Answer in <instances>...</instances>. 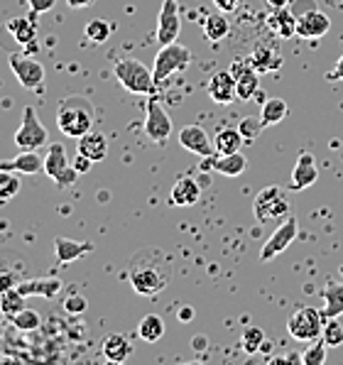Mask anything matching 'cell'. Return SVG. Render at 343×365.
<instances>
[{
  "label": "cell",
  "mask_w": 343,
  "mask_h": 365,
  "mask_svg": "<svg viewBox=\"0 0 343 365\" xmlns=\"http://www.w3.org/2000/svg\"><path fill=\"white\" fill-rule=\"evenodd\" d=\"M172 260L160 248H145L135 252L128 265V279L133 289L143 297H157L172 282Z\"/></svg>",
  "instance_id": "obj_1"
},
{
  "label": "cell",
  "mask_w": 343,
  "mask_h": 365,
  "mask_svg": "<svg viewBox=\"0 0 343 365\" xmlns=\"http://www.w3.org/2000/svg\"><path fill=\"white\" fill-rule=\"evenodd\" d=\"M57 128L66 138L78 140L93 128V103L86 96H66L59 101Z\"/></svg>",
  "instance_id": "obj_2"
},
{
  "label": "cell",
  "mask_w": 343,
  "mask_h": 365,
  "mask_svg": "<svg viewBox=\"0 0 343 365\" xmlns=\"http://www.w3.org/2000/svg\"><path fill=\"white\" fill-rule=\"evenodd\" d=\"M113 74L118 81L123 83L126 91L135 93V96H155L157 91V81L153 76V71L138 59H121L116 61Z\"/></svg>",
  "instance_id": "obj_3"
},
{
  "label": "cell",
  "mask_w": 343,
  "mask_h": 365,
  "mask_svg": "<svg viewBox=\"0 0 343 365\" xmlns=\"http://www.w3.org/2000/svg\"><path fill=\"white\" fill-rule=\"evenodd\" d=\"M324 324H326L324 312H319L314 307H300L292 312L290 322H287V331H290L292 339L312 344V341L322 339Z\"/></svg>",
  "instance_id": "obj_4"
},
{
  "label": "cell",
  "mask_w": 343,
  "mask_h": 365,
  "mask_svg": "<svg viewBox=\"0 0 343 365\" xmlns=\"http://www.w3.org/2000/svg\"><path fill=\"white\" fill-rule=\"evenodd\" d=\"M191 52L189 47H184V44L179 42H172V44H165V47L157 52L155 57V66H153V76L157 83L167 81L170 76L179 74V71H184L187 66L191 64Z\"/></svg>",
  "instance_id": "obj_5"
},
{
  "label": "cell",
  "mask_w": 343,
  "mask_h": 365,
  "mask_svg": "<svg viewBox=\"0 0 343 365\" xmlns=\"http://www.w3.org/2000/svg\"><path fill=\"white\" fill-rule=\"evenodd\" d=\"M44 174L57 184L59 189H69L76 184L78 172L66 157V148L61 143H52L44 155Z\"/></svg>",
  "instance_id": "obj_6"
},
{
  "label": "cell",
  "mask_w": 343,
  "mask_h": 365,
  "mask_svg": "<svg viewBox=\"0 0 343 365\" xmlns=\"http://www.w3.org/2000/svg\"><path fill=\"white\" fill-rule=\"evenodd\" d=\"M252 213L260 223H272L290 213V201L280 187H265L252 201Z\"/></svg>",
  "instance_id": "obj_7"
},
{
  "label": "cell",
  "mask_w": 343,
  "mask_h": 365,
  "mask_svg": "<svg viewBox=\"0 0 343 365\" xmlns=\"http://www.w3.org/2000/svg\"><path fill=\"white\" fill-rule=\"evenodd\" d=\"M49 140L47 128L39 120L35 108H25V118H22L20 128L15 130V145L18 150H39L44 148Z\"/></svg>",
  "instance_id": "obj_8"
},
{
  "label": "cell",
  "mask_w": 343,
  "mask_h": 365,
  "mask_svg": "<svg viewBox=\"0 0 343 365\" xmlns=\"http://www.w3.org/2000/svg\"><path fill=\"white\" fill-rule=\"evenodd\" d=\"M297 233H300V223H297V218L287 216L285 223H280V228H275V233L270 235V238L265 240V245L260 248V260L267 262V260H272V257L282 255V252L295 243Z\"/></svg>",
  "instance_id": "obj_9"
},
{
  "label": "cell",
  "mask_w": 343,
  "mask_h": 365,
  "mask_svg": "<svg viewBox=\"0 0 343 365\" xmlns=\"http://www.w3.org/2000/svg\"><path fill=\"white\" fill-rule=\"evenodd\" d=\"M172 130L174 128H172V120H170V115H167V110L162 108V103L157 98H150L148 120H145V133H148V138L153 140V143L165 145L167 140H170Z\"/></svg>",
  "instance_id": "obj_10"
},
{
  "label": "cell",
  "mask_w": 343,
  "mask_h": 365,
  "mask_svg": "<svg viewBox=\"0 0 343 365\" xmlns=\"http://www.w3.org/2000/svg\"><path fill=\"white\" fill-rule=\"evenodd\" d=\"M182 32V18H179V0H165L160 10V25H157V42L160 47L177 42Z\"/></svg>",
  "instance_id": "obj_11"
},
{
  "label": "cell",
  "mask_w": 343,
  "mask_h": 365,
  "mask_svg": "<svg viewBox=\"0 0 343 365\" xmlns=\"http://www.w3.org/2000/svg\"><path fill=\"white\" fill-rule=\"evenodd\" d=\"M10 69H13L15 78L20 81V86L25 88H39L44 81V66L32 57H22V54H10Z\"/></svg>",
  "instance_id": "obj_12"
},
{
  "label": "cell",
  "mask_w": 343,
  "mask_h": 365,
  "mask_svg": "<svg viewBox=\"0 0 343 365\" xmlns=\"http://www.w3.org/2000/svg\"><path fill=\"white\" fill-rule=\"evenodd\" d=\"M201 172H218L223 177H240L248 170V160L243 153H233V155H209L204 157L199 167Z\"/></svg>",
  "instance_id": "obj_13"
},
{
  "label": "cell",
  "mask_w": 343,
  "mask_h": 365,
  "mask_svg": "<svg viewBox=\"0 0 343 365\" xmlns=\"http://www.w3.org/2000/svg\"><path fill=\"white\" fill-rule=\"evenodd\" d=\"M230 74L235 76V93H238V98H240V101L255 98L260 81H257V69L252 66V61H250V59L235 61V64L230 66Z\"/></svg>",
  "instance_id": "obj_14"
},
{
  "label": "cell",
  "mask_w": 343,
  "mask_h": 365,
  "mask_svg": "<svg viewBox=\"0 0 343 365\" xmlns=\"http://www.w3.org/2000/svg\"><path fill=\"white\" fill-rule=\"evenodd\" d=\"M331 30V20L329 15L322 10L312 8L307 13L297 15V37L302 39H319Z\"/></svg>",
  "instance_id": "obj_15"
},
{
  "label": "cell",
  "mask_w": 343,
  "mask_h": 365,
  "mask_svg": "<svg viewBox=\"0 0 343 365\" xmlns=\"http://www.w3.org/2000/svg\"><path fill=\"white\" fill-rule=\"evenodd\" d=\"M179 143H182L184 150L189 153L199 155V157H209V155H216V148L211 145L209 135L201 125H184L179 130Z\"/></svg>",
  "instance_id": "obj_16"
},
{
  "label": "cell",
  "mask_w": 343,
  "mask_h": 365,
  "mask_svg": "<svg viewBox=\"0 0 343 365\" xmlns=\"http://www.w3.org/2000/svg\"><path fill=\"white\" fill-rule=\"evenodd\" d=\"M317 179H319L317 160H314L312 153H302L295 165V170H292V182H290L292 192H302V189L312 187Z\"/></svg>",
  "instance_id": "obj_17"
},
{
  "label": "cell",
  "mask_w": 343,
  "mask_h": 365,
  "mask_svg": "<svg viewBox=\"0 0 343 365\" xmlns=\"http://www.w3.org/2000/svg\"><path fill=\"white\" fill-rule=\"evenodd\" d=\"M209 96H211L213 103H218V106H228L238 98V93H235V76L230 74V69L228 71H216V74L211 76Z\"/></svg>",
  "instance_id": "obj_18"
},
{
  "label": "cell",
  "mask_w": 343,
  "mask_h": 365,
  "mask_svg": "<svg viewBox=\"0 0 343 365\" xmlns=\"http://www.w3.org/2000/svg\"><path fill=\"white\" fill-rule=\"evenodd\" d=\"M76 153L88 157L91 162H103L108 157V140H106L103 133L98 130H88L86 135L76 140Z\"/></svg>",
  "instance_id": "obj_19"
},
{
  "label": "cell",
  "mask_w": 343,
  "mask_h": 365,
  "mask_svg": "<svg viewBox=\"0 0 343 365\" xmlns=\"http://www.w3.org/2000/svg\"><path fill=\"white\" fill-rule=\"evenodd\" d=\"M0 170H10L18 174H37L44 172V160L37 155V150H20L18 157L0 162Z\"/></svg>",
  "instance_id": "obj_20"
},
{
  "label": "cell",
  "mask_w": 343,
  "mask_h": 365,
  "mask_svg": "<svg viewBox=\"0 0 343 365\" xmlns=\"http://www.w3.org/2000/svg\"><path fill=\"white\" fill-rule=\"evenodd\" d=\"M18 289L25 297H44V299H52L64 289V282L57 277H39V279H22Z\"/></svg>",
  "instance_id": "obj_21"
},
{
  "label": "cell",
  "mask_w": 343,
  "mask_h": 365,
  "mask_svg": "<svg viewBox=\"0 0 343 365\" xmlns=\"http://www.w3.org/2000/svg\"><path fill=\"white\" fill-rule=\"evenodd\" d=\"M54 252H57L59 265H69V262L78 260V257L93 252V243H88V240L78 243V240H71V238H57L54 240Z\"/></svg>",
  "instance_id": "obj_22"
},
{
  "label": "cell",
  "mask_w": 343,
  "mask_h": 365,
  "mask_svg": "<svg viewBox=\"0 0 343 365\" xmlns=\"http://www.w3.org/2000/svg\"><path fill=\"white\" fill-rule=\"evenodd\" d=\"M201 196V184L194 177H179L172 187V204L174 206H194Z\"/></svg>",
  "instance_id": "obj_23"
},
{
  "label": "cell",
  "mask_w": 343,
  "mask_h": 365,
  "mask_svg": "<svg viewBox=\"0 0 343 365\" xmlns=\"http://www.w3.org/2000/svg\"><path fill=\"white\" fill-rule=\"evenodd\" d=\"M101 353L108 363H126L133 353V344L123 334H111L101 344Z\"/></svg>",
  "instance_id": "obj_24"
},
{
  "label": "cell",
  "mask_w": 343,
  "mask_h": 365,
  "mask_svg": "<svg viewBox=\"0 0 343 365\" xmlns=\"http://www.w3.org/2000/svg\"><path fill=\"white\" fill-rule=\"evenodd\" d=\"M252 66L257 69V74H265V71H275L280 64H282V57H280L277 44H257L255 52L250 54Z\"/></svg>",
  "instance_id": "obj_25"
},
{
  "label": "cell",
  "mask_w": 343,
  "mask_h": 365,
  "mask_svg": "<svg viewBox=\"0 0 343 365\" xmlns=\"http://www.w3.org/2000/svg\"><path fill=\"white\" fill-rule=\"evenodd\" d=\"M322 299H324V317L326 319H336L343 314V282H326V287L322 289Z\"/></svg>",
  "instance_id": "obj_26"
},
{
  "label": "cell",
  "mask_w": 343,
  "mask_h": 365,
  "mask_svg": "<svg viewBox=\"0 0 343 365\" xmlns=\"http://www.w3.org/2000/svg\"><path fill=\"white\" fill-rule=\"evenodd\" d=\"M243 143L245 138L240 135L238 128H223V130H218L213 148H216V155H233L243 150Z\"/></svg>",
  "instance_id": "obj_27"
},
{
  "label": "cell",
  "mask_w": 343,
  "mask_h": 365,
  "mask_svg": "<svg viewBox=\"0 0 343 365\" xmlns=\"http://www.w3.org/2000/svg\"><path fill=\"white\" fill-rule=\"evenodd\" d=\"M8 30L20 44H30L32 39H35V35H37V13H32L30 18L8 20Z\"/></svg>",
  "instance_id": "obj_28"
},
{
  "label": "cell",
  "mask_w": 343,
  "mask_h": 365,
  "mask_svg": "<svg viewBox=\"0 0 343 365\" xmlns=\"http://www.w3.org/2000/svg\"><path fill=\"white\" fill-rule=\"evenodd\" d=\"M230 35V22L228 18L221 13H211L209 18L204 20V37L209 39V42H221V39H226Z\"/></svg>",
  "instance_id": "obj_29"
},
{
  "label": "cell",
  "mask_w": 343,
  "mask_h": 365,
  "mask_svg": "<svg viewBox=\"0 0 343 365\" xmlns=\"http://www.w3.org/2000/svg\"><path fill=\"white\" fill-rule=\"evenodd\" d=\"M270 27H272V30L277 32V35L282 37V39L295 37L297 35V18H295V13H290L287 8L275 10L272 18H270Z\"/></svg>",
  "instance_id": "obj_30"
},
{
  "label": "cell",
  "mask_w": 343,
  "mask_h": 365,
  "mask_svg": "<svg viewBox=\"0 0 343 365\" xmlns=\"http://www.w3.org/2000/svg\"><path fill=\"white\" fill-rule=\"evenodd\" d=\"M287 118V103L282 98H267L260 108V123L262 125H277Z\"/></svg>",
  "instance_id": "obj_31"
},
{
  "label": "cell",
  "mask_w": 343,
  "mask_h": 365,
  "mask_svg": "<svg viewBox=\"0 0 343 365\" xmlns=\"http://www.w3.org/2000/svg\"><path fill=\"white\" fill-rule=\"evenodd\" d=\"M138 334L143 341L155 344V341H160L162 336H165V322H162V317H157V314H148V317H143V322H140Z\"/></svg>",
  "instance_id": "obj_32"
},
{
  "label": "cell",
  "mask_w": 343,
  "mask_h": 365,
  "mask_svg": "<svg viewBox=\"0 0 343 365\" xmlns=\"http://www.w3.org/2000/svg\"><path fill=\"white\" fill-rule=\"evenodd\" d=\"M22 309H25V294H22L18 287L0 294V314H3L5 319H13Z\"/></svg>",
  "instance_id": "obj_33"
},
{
  "label": "cell",
  "mask_w": 343,
  "mask_h": 365,
  "mask_svg": "<svg viewBox=\"0 0 343 365\" xmlns=\"http://www.w3.org/2000/svg\"><path fill=\"white\" fill-rule=\"evenodd\" d=\"M20 174L10 170H0V204H8L20 194Z\"/></svg>",
  "instance_id": "obj_34"
},
{
  "label": "cell",
  "mask_w": 343,
  "mask_h": 365,
  "mask_svg": "<svg viewBox=\"0 0 343 365\" xmlns=\"http://www.w3.org/2000/svg\"><path fill=\"white\" fill-rule=\"evenodd\" d=\"M22 265H3L0 262V294L8 289H15L22 282Z\"/></svg>",
  "instance_id": "obj_35"
},
{
  "label": "cell",
  "mask_w": 343,
  "mask_h": 365,
  "mask_svg": "<svg viewBox=\"0 0 343 365\" xmlns=\"http://www.w3.org/2000/svg\"><path fill=\"white\" fill-rule=\"evenodd\" d=\"M13 327L18 329V331H37L39 327H42V317H39L37 312H32V309H22L20 314H15L13 319Z\"/></svg>",
  "instance_id": "obj_36"
},
{
  "label": "cell",
  "mask_w": 343,
  "mask_h": 365,
  "mask_svg": "<svg viewBox=\"0 0 343 365\" xmlns=\"http://www.w3.org/2000/svg\"><path fill=\"white\" fill-rule=\"evenodd\" d=\"M322 341L329 348L343 346V327L339 324V317H336V319H326L324 331H322Z\"/></svg>",
  "instance_id": "obj_37"
},
{
  "label": "cell",
  "mask_w": 343,
  "mask_h": 365,
  "mask_svg": "<svg viewBox=\"0 0 343 365\" xmlns=\"http://www.w3.org/2000/svg\"><path fill=\"white\" fill-rule=\"evenodd\" d=\"M265 344V334H262L260 327H248L240 336V346H243L245 353H257Z\"/></svg>",
  "instance_id": "obj_38"
},
{
  "label": "cell",
  "mask_w": 343,
  "mask_h": 365,
  "mask_svg": "<svg viewBox=\"0 0 343 365\" xmlns=\"http://www.w3.org/2000/svg\"><path fill=\"white\" fill-rule=\"evenodd\" d=\"M86 37L91 39V42H106V39L111 37V32H113V25L111 22H106V20H91L86 25Z\"/></svg>",
  "instance_id": "obj_39"
},
{
  "label": "cell",
  "mask_w": 343,
  "mask_h": 365,
  "mask_svg": "<svg viewBox=\"0 0 343 365\" xmlns=\"http://www.w3.org/2000/svg\"><path fill=\"white\" fill-rule=\"evenodd\" d=\"M326 346L322 339H317V341H312V346L307 348L304 353H302V363L304 365H324L326 361Z\"/></svg>",
  "instance_id": "obj_40"
},
{
  "label": "cell",
  "mask_w": 343,
  "mask_h": 365,
  "mask_svg": "<svg viewBox=\"0 0 343 365\" xmlns=\"http://www.w3.org/2000/svg\"><path fill=\"white\" fill-rule=\"evenodd\" d=\"M262 128H265V125H262V123H260V118H257V120H255V118L250 115V118H243V120H240L238 130H240V135H243L245 140H255L257 135L262 133Z\"/></svg>",
  "instance_id": "obj_41"
},
{
  "label": "cell",
  "mask_w": 343,
  "mask_h": 365,
  "mask_svg": "<svg viewBox=\"0 0 343 365\" xmlns=\"http://www.w3.org/2000/svg\"><path fill=\"white\" fill-rule=\"evenodd\" d=\"M86 299H83V297L81 294H71V297H66V299H64V309H66V312H69V314H83V312H86Z\"/></svg>",
  "instance_id": "obj_42"
},
{
  "label": "cell",
  "mask_w": 343,
  "mask_h": 365,
  "mask_svg": "<svg viewBox=\"0 0 343 365\" xmlns=\"http://www.w3.org/2000/svg\"><path fill=\"white\" fill-rule=\"evenodd\" d=\"M27 5H30V13H49V10L54 8V0H25Z\"/></svg>",
  "instance_id": "obj_43"
},
{
  "label": "cell",
  "mask_w": 343,
  "mask_h": 365,
  "mask_svg": "<svg viewBox=\"0 0 343 365\" xmlns=\"http://www.w3.org/2000/svg\"><path fill=\"white\" fill-rule=\"evenodd\" d=\"M240 3H243V0H213V5H216L218 10H223V13H233V10H238Z\"/></svg>",
  "instance_id": "obj_44"
},
{
  "label": "cell",
  "mask_w": 343,
  "mask_h": 365,
  "mask_svg": "<svg viewBox=\"0 0 343 365\" xmlns=\"http://www.w3.org/2000/svg\"><path fill=\"white\" fill-rule=\"evenodd\" d=\"M91 165H93V162L88 160V157H83V155H78V153H76L74 167H76V172H78V174H86L88 170H91Z\"/></svg>",
  "instance_id": "obj_45"
},
{
  "label": "cell",
  "mask_w": 343,
  "mask_h": 365,
  "mask_svg": "<svg viewBox=\"0 0 343 365\" xmlns=\"http://www.w3.org/2000/svg\"><path fill=\"white\" fill-rule=\"evenodd\" d=\"M326 78H329V81H343V57L336 61V66L326 74Z\"/></svg>",
  "instance_id": "obj_46"
},
{
  "label": "cell",
  "mask_w": 343,
  "mask_h": 365,
  "mask_svg": "<svg viewBox=\"0 0 343 365\" xmlns=\"http://www.w3.org/2000/svg\"><path fill=\"white\" fill-rule=\"evenodd\" d=\"M66 3H69V8L78 10V8H86V5L93 3V0H66Z\"/></svg>",
  "instance_id": "obj_47"
},
{
  "label": "cell",
  "mask_w": 343,
  "mask_h": 365,
  "mask_svg": "<svg viewBox=\"0 0 343 365\" xmlns=\"http://www.w3.org/2000/svg\"><path fill=\"white\" fill-rule=\"evenodd\" d=\"M267 3H270V8L280 10V8H287V5H290V0H267Z\"/></svg>",
  "instance_id": "obj_48"
},
{
  "label": "cell",
  "mask_w": 343,
  "mask_h": 365,
  "mask_svg": "<svg viewBox=\"0 0 343 365\" xmlns=\"http://www.w3.org/2000/svg\"><path fill=\"white\" fill-rule=\"evenodd\" d=\"M191 317H194V312H191V307H184L182 312H179V319H182V322H189Z\"/></svg>",
  "instance_id": "obj_49"
},
{
  "label": "cell",
  "mask_w": 343,
  "mask_h": 365,
  "mask_svg": "<svg viewBox=\"0 0 343 365\" xmlns=\"http://www.w3.org/2000/svg\"><path fill=\"white\" fill-rule=\"evenodd\" d=\"M339 269H341V274H343V265H341V267H339Z\"/></svg>",
  "instance_id": "obj_50"
}]
</instances>
